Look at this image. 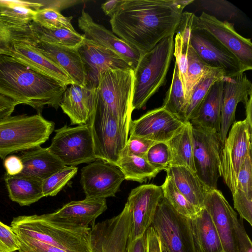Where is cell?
Instances as JSON below:
<instances>
[{"mask_svg": "<svg viewBox=\"0 0 252 252\" xmlns=\"http://www.w3.org/2000/svg\"><path fill=\"white\" fill-rule=\"evenodd\" d=\"M79 28L85 39L110 50L123 58L134 70L143 53L129 46L112 32L95 22L84 9L78 19Z\"/></svg>", "mask_w": 252, "mask_h": 252, "instance_id": "20", "label": "cell"}, {"mask_svg": "<svg viewBox=\"0 0 252 252\" xmlns=\"http://www.w3.org/2000/svg\"><path fill=\"white\" fill-rule=\"evenodd\" d=\"M204 207L209 213L219 235L224 252H238L235 230L237 215L218 189H211Z\"/></svg>", "mask_w": 252, "mask_h": 252, "instance_id": "19", "label": "cell"}, {"mask_svg": "<svg viewBox=\"0 0 252 252\" xmlns=\"http://www.w3.org/2000/svg\"><path fill=\"white\" fill-rule=\"evenodd\" d=\"M243 220L240 218L235 222L238 252H252V243L245 230Z\"/></svg>", "mask_w": 252, "mask_h": 252, "instance_id": "48", "label": "cell"}, {"mask_svg": "<svg viewBox=\"0 0 252 252\" xmlns=\"http://www.w3.org/2000/svg\"><path fill=\"white\" fill-rule=\"evenodd\" d=\"M122 0H111L101 4V7L104 13L110 17L115 12Z\"/></svg>", "mask_w": 252, "mask_h": 252, "instance_id": "54", "label": "cell"}, {"mask_svg": "<svg viewBox=\"0 0 252 252\" xmlns=\"http://www.w3.org/2000/svg\"><path fill=\"white\" fill-rule=\"evenodd\" d=\"M192 0H124L111 16L112 32L144 54L174 35L184 9Z\"/></svg>", "mask_w": 252, "mask_h": 252, "instance_id": "1", "label": "cell"}, {"mask_svg": "<svg viewBox=\"0 0 252 252\" xmlns=\"http://www.w3.org/2000/svg\"><path fill=\"white\" fill-rule=\"evenodd\" d=\"M20 252H68L30 237L16 235Z\"/></svg>", "mask_w": 252, "mask_h": 252, "instance_id": "44", "label": "cell"}, {"mask_svg": "<svg viewBox=\"0 0 252 252\" xmlns=\"http://www.w3.org/2000/svg\"><path fill=\"white\" fill-rule=\"evenodd\" d=\"M178 189L198 210L204 207L207 193L212 189L207 186L196 173L183 166H170L165 170Z\"/></svg>", "mask_w": 252, "mask_h": 252, "instance_id": "27", "label": "cell"}, {"mask_svg": "<svg viewBox=\"0 0 252 252\" xmlns=\"http://www.w3.org/2000/svg\"><path fill=\"white\" fill-rule=\"evenodd\" d=\"M185 105L184 89L177 64L175 62L171 85L166 93L161 106L182 119Z\"/></svg>", "mask_w": 252, "mask_h": 252, "instance_id": "36", "label": "cell"}, {"mask_svg": "<svg viewBox=\"0 0 252 252\" xmlns=\"http://www.w3.org/2000/svg\"><path fill=\"white\" fill-rule=\"evenodd\" d=\"M4 181L10 199L20 206H29L43 196L42 182L22 174L9 175L5 173Z\"/></svg>", "mask_w": 252, "mask_h": 252, "instance_id": "29", "label": "cell"}, {"mask_svg": "<svg viewBox=\"0 0 252 252\" xmlns=\"http://www.w3.org/2000/svg\"><path fill=\"white\" fill-rule=\"evenodd\" d=\"M146 158L159 171H165L170 166L171 160V154L167 143L155 142L148 151Z\"/></svg>", "mask_w": 252, "mask_h": 252, "instance_id": "41", "label": "cell"}, {"mask_svg": "<svg viewBox=\"0 0 252 252\" xmlns=\"http://www.w3.org/2000/svg\"><path fill=\"white\" fill-rule=\"evenodd\" d=\"M134 70L110 69L102 72L97 86V103L129 129L131 119Z\"/></svg>", "mask_w": 252, "mask_h": 252, "instance_id": "6", "label": "cell"}, {"mask_svg": "<svg viewBox=\"0 0 252 252\" xmlns=\"http://www.w3.org/2000/svg\"><path fill=\"white\" fill-rule=\"evenodd\" d=\"M106 199L88 198L72 201L64 205L54 212L44 214L47 219L64 225L92 227L96 219L107 209Z\"/></svg>", "mask_w": 252, "mask_h": 252, "instance_id": "24", "label": "cell"}, {"mask_svg": "<svg viewBox=\"0 0 252 252\" xmlns=\"http://www.w3.org/2000/svg\"><path fill=\"white\" fill-rule=\"evenodd\" d=\"M147 252H161V243L158 235L152 226L146 232Z\"/></svg>", "mask_w": 252, "mask_h": 252, "instance_id": "51", "label": "cell"}, {"mask_svg": "<svg viewBox=\"0 0 252 252\" xmlns=\"http://www.w3.org/2000/svg\"><path fill=\"white\" fill-rule=\"evenodd\" d=\"M252 150L247 154L238 173L236 189L252 197Z\"/></svg>", "mask_w": 252, "mask_h": 252, "instance_id": "42", "label": "cell"}, {"mask_svg": "<svg viewBox=\"0 0 252 252\" xmlns=\"http://www.w3.org/2000/svg\"><path fill=\"white\" fill-rule=\"evenodd\" d=\"M77 50L85 66L87 85L97 87L99 75L106 70L133 69L126 60L115 52L86 39Z\"/></svg>", "mask_w": 252, "mask_h": 252, "instance_id": "22", "label": "cell"}, {"mask_svg": "<svg viewBox=\"0 0 252 252\" xmlns=\"http://www.w3.org/2000/svg\"><path fill=\"white\" fill-rule=\"evenodd\" d=\"M234 208L240 218L252 225V197L243 191L236 189L232 194Z\"/></svg>", "mask_w": 252, "mask_h": 252, "instance_id": "43", "label": "cell"}, {"mask_svg": "<svg viewBox=\"0 0 252 252\" xmlns=\"http://www.w3.org/2000/svg\"><path fill=\"white\" fill-rule=\"evenodd\" d=\"M9 56L63 83L73 84L67 73L28 44L11 35Z\"/></svg>", "mask_w": 252, "mask_h": 252, "instance_id": "25", "label": "cell"}, {"mask_svg": "<svg viewBox=\"0 0 252 252\" xmlns=\"http://www.w3.org/2000/svg\"><path fill=\"white\" fill-rule=\"evenodd\" d=\"M117 166L125 180L141 183L155 177L160 172L149 163L146 157L133 155H122Z\"/></svg>", "mask_w": 252, "mask_h": 252, "instance_id": "34", "label": "cell"}, {"mask_svg": "<svg viewBox=\"0 0 252 252\" xmlns=\"http://www.w3.org/2000/svg\"><path fill=\"white\" fill-rule=\"evenodd\" d=\"M5 252V250H4V249L3 248V247L0 244V252Z\"/></svg>", "mask_w": 252, "mask_h": 252, "instance_id": "57", "label": "cell"}, {"mask_svg": "<svg viewBox=\"0 0 252 252\" xmlns=\"http://www.w3.org/2000/svg\"><path fill=\"white\" fill-rule=\"evenodd\" d=\"M11 35L30 45L55 63L69 75L73 84L86 86L87 78L85 66L77 48H70L41 41L26 26L9 28Z\"/></svg>", "mask_w": 252, "mask_h": 252, "instance_id": "11", "label": "cell"}, {"mask_svg": "<svg viewBox=\"0 0 252 252\" xmlns=\"http://www.w3.org/2000/svg\"><path fill=\"white\" fill-rule=\"evenodd\" d=\"M163 196L161 187L154 184L142 185L131 190L126 202L132 215L128 240H134L146 233Z\"/></svg>", "mask_w": 252, "mask_h": 252, "instance_id": "17", "label": "cell"}, {"mask_svg": "<svg viewBox=\"0 0 252 252\" xmlns=\"http://www.w3.org/2000/svg\"><path fill=\"white\" fill-rule=\"evenodd\" d=\"M131 223V211L126 202L118 215L91 227L92 252H126Z\"/></svg>", "mask_w": 252, "mask_h": 252, "instance_id": "14", "label": "cell"}, {"mask_svg": "<svg viewBox=\"0 0 252 252\" xmlns=\"http://www.w3.org/2000/svg\"><path fill=\"white\" fill-rule=\"evenodd\" d=\"M188 63L187 82L185 90V107L196 86L212 68L200 59L189 43L188 49Z\"/></svg>", "mask_w": 252, "mask_h": 252, "instance_id": "38", "label": "cell"}, {"mask_svg": "<svg viewBox=\"0 0 252 252\" xmlns=\"http://www.w3.org/2000/svg\"><path fill=\"white\" fill-rule=\"evenodd\" d=\"M251 94L252 84L245 73L223 77L219 133L223 146L230 126L236 122L235 112L238 104H244Z\"/></svg>", "mask_w": 252, "mask_h": 252, "instance_id": "21", "label": "cell"}, {"mask_svg": "<svg viewBox=\"0 0 252 252\" xmlns=\"http://www.w3.org/2000/svg\"><path fill=\"white\" fill-rule=\"evenodd\" d=\"M190 220L200 252H224L217 229L204 207Z\"/></svg>", "mask_w": 252, "mask_h": 252, "instance_id": "31", "label": "cell"}, {"mask_svg": "<svg viewBox=\"0 0 252 252\" xmlns=\"http://www.w3.org/2000/svg\"><path fill=\"white\" fill-rule=\"evenodd\" d=\"M78 168L64 166L42 182V193L44 197L56 195L75 175Z\"/></svg>", "mask_w": 252, "mask_h": 252, "instance_id": "40", "label": "cell"}, {"mask_svg": "<svg viewBox=\"0 0 252 252\" xmlns=\"http://www.w3.org/2000/svg\"><path fill=\"white\" fill-rule=\"evenodd\" d=\"M17 105L15 101L0 94V121L11 116Z\"/></svg>", "mask_w": 252, "mask_h": 252, "instance_id": "52", "label": "cell"}, {"mask_svg": "<svg viewBox=\"0 0 252 252\" xmlns=\"http://www.w3.org/2000/svg\"><path fill=\"white\" fill-rule=\"evenodd\" d=\"M246 118L245 119L249 126L252 128V94H250L248 99L244 104Z\"/></svg>", "mask_w": 252, "mask_h": 252, "instance_id": "55", "label": "cell"}, {"mask_svg": "<svg viewBox=\"0 0 252 252\" xmlns=\"http://www.w3.org/2000/svg\"><path fill=\"white\" fill-rule=\"evenodd\" d=\"M189 42L200 59L209 67L221 70L224 77L248 70L231 52L204 30L191 26Z\"/></svg>", "mask_w": 252, "mask_h": 252, "instance_id": "13", "label": "cell"}, {"mask_svg": "<svg viewBox=\"0 0 252 252\" xmlns=\"http://www.w3.org/2000/svg\"><path fill=\"white\" fill-rule=\"evenodd\" d=\"M126 252H147L146 233L134 240H128Z\"/></svg>", "mask_w": 252, "mask_h": 252, "instance_id": "53", "label": "cell"}, {"mask_svg": "<svg viewBox=\"0 0 252 252\" xmlns=\"http://www.w3.org/2000/svg\"><path fill=\"white\" fill-rule=\"evenodd\" d=\"M66 87L60 107L70 119L71 125L89 124L96 109L97 87L71 84Z\"/></svg>", "mask_w": 252, "mask_h": 252, "instance_id": "23", "label": "cell"}, {"mask_svg": "<svg viewBox=\"0 0 252 252\" xmlns=\"http://www.w3.org/2000/svg\"><path fill=\"white\" fill-rule=\"evenodd\" d=\"M191 125L195 173L210 189H217L221 177L220 153L223 147L220 134L215 130Z\"/></svg>", "mask_w": 252, "mask_h": 252, "instance_id": "10", "label": "cell"}, {"mask_svg": "<svg viewBox=\"0 0 252 252\" xmlns=\"http://www.w3.org/2000/svg\"><path fill=\"white\" fill-rule=\"evenodd\" d=\"M174 49V35H172L161 40L142 56L134 70L133 110L144 107L149 99L165 85Z\"/></svg>", "mask_w": 252, "mask_h": 252, "instance_id": "4", "label": "cell"}, {"mask_svg": "<svg viewBox=\"0 0 252 252\" xmlns=\"http://www.w3.org/2000/svg\"><path fill=\"white\" fill-rule=\"evenodd\" d=\"M89 125L96 159L117 166L126 144L129 129L98 103Z\"/></svg>", "mask_w": 252, "mask_h": 252, "instance_id": "8", "label": "cell"}, {"mask_svg": "<svg viewBox=\"0 0 252 252\" xmlns=\"http://www.w3.org/2000/svg\"><path fill=\"white\" fill-rule=\"evenodd\" d=\"M200 2L206 9L218 15L232 18L238 14L237 7L227 1L202 0Z\"/></svg>", "mask_w": 252, "mask_h": 252, "instance_id": "46", "label": "cell"}, {"mask_svg": "<svg viewBox=\"0 0 252 252\" xmlns=\"http://www.w3.org/2000/svg\"><path fill=\"white\" fill-rule=\"evenodd\" d=\"M223 78L212 85L196 114L189 121L191 125L220 133Z\"/></svg>", "mask_w": 252, "mask_h": 252, "instance_id": "28", "label": "cell"}, {"mask_svg": "<svg viewBox=\"0 0 252 252\" xmlns=\"http://www.w3.org/2000/svg\"><path fill=\"white\" fill-rule=\"evenodd\" d=\"M155 142L143 137L130 135L122 155L146 157L148 151Z\"/></svg>", "mask_w": 252, "mask_h": 252, "instance_id": "45", "label": "cell"}, {"mask_svg": "<svg viewBox=\"0 0 252 252\" xmlns=\"http://www.w3.org/2000/svg\"><path fill=\"white\" fill-rule=\"evenodd\" d=\"M185 122L163 107L146 112L130 122V135L154 142H167L185 125Z\"/></svg>", "mask_w": 252, "mask_h": 252, "instance_id": "18", "label": "cell"}, {"mask_svg": "<svg viewBox=\"0 0 252 252\" xmlns=\"http://www.w3.org/2000/svg\"><path fill=\"white\" fill-rule=\"evenodd\" d=\"M224 77L222 71L212 68L201 80L194 90L186 106L182 119L184 121H190L196 114L201 103L207 95L212 85Z\"/></svg>", "mask_w": 252, "mask_h": 252, "instance_id": "35", "label": "cell"}, {"mask_svg": "<svg viewBox=\"0 0 252 252\" xmlns=\"http://www.w3.org/2000/svg\"><path fill=\"white\" fill-rule=\"evenodd\" d=\"M49 150L65 166H74L96 159L91 126L65 125L55 130Z\"/></svg>", "mask_w": 252, "mask_h": 252, "instance_id": "9", "label": "cell"}, {"mask_svg": "<svg viewBox=\"0 0 252 252\" xmlns=\"http://www.w3.org/2000/svg\"><path fill=\"white\" fill-rule=\"evenodd\" d=\"M152 226L161 245L168 252H200L190 219L178 213L163 196L158 204Z\"/></svg>", "mask_w": 252, "mask_h": 252, "instance_id": "7", "label": "cell"}, {"mask_svg": "<svg viewBox=\"0 0 252 252\" xmlns=\"http://www.w3.org/2000/svg\"><path fill=\"white\" fill-rule=\"evenodd\" d=\"M0 244L6 252L19 250L16 235L12 228L0 221Z\"/></svg>", "mask_w": 252, "mask_h": 252, "instance_id": "47", "label": "cell"}, {"mask_svg": "<svg viewBox=\"0 0 252 252\" xmlns=\"http://www.w3.org/2000/svg\"><path fill=\"white\" fill-rule=\"evenodd\" d=\"M31 33L38 40L49 44L78 48L84 41L83 34L65 29H49L32 21L28 25Z\"/></svg>", "mask_w": 252, "mask_h": 252, "instance_id": "33", "label": "cell"}, {"mask_svg": "<svg viewBox=\"0 0 252 252\" xmlns=\"http://www.w3.org/2000/svg\"><path fill=\"white\" fill-rule=\"evenodd\" d=\"M125 180L118 167L99 159L81 170L80 183L88 198L106 199L115 196Z\"/></svg>", "mask_w": 252, "mask_h": 252, "instance_id": "16", "label": "cell"}, {"mask_svg": "<svg viewBox=\"0 0 252 252\" xmlns=\"http://www.w3.org/2000/svg\"><path fill=\"white\" fill-rule=\"evenodd\" d=\"M44 7V1L0 0V21L9 28L26 26Z\"/></svg>", "mask_w": 252, "mask_h": 252, "instance_id": "30", "label": "cell"}, {"mask_svg": "<svg viewBox=\"0 0 252 252\" xmlns=\"http://www.w3.org/2000/svg\"><path fill=\"white\" fill-rule=\"evenodd\" d=\"M167 143L171 154L170 166L185 167L195 172L191 124L186 121L184 126Z\"/></svg>", "mask_w": 252, "mask_h": 252, "instance_id": "32", "label": "cell"}, {"mask_svg": "<svg viewBox=\"0 0 252 252\" xmlns=\"http://www.w3.org/2000/svg\"><path fill=\"white\" fill-rule=\"evenodd\" d=\"M10 227L16 235L30 237L68 252H92L90 227L57 223L44 214L14 218Z\"/></svg>", "mask_w": 252, "mask_h": 252, "instance_id": "3", "label": "cell"}, {"mask_svg": "<svg viewBox=\"0 0 252 252\" xmlns=\"http://www.w3.org/2000/svg\"><path fill=\"white\" fill-rule=\"evenodd\" d=\"M67 86L19 61L0 54V94L41 114L46 105L58 109Z\"/></svg>", "mask_w": 252, "mask_h": 252, "instance_id": "2", "label": "cell"}, {"mask_svg": "<svg viewBox=\"0 0 252 252\" xmlns=\"http://www.w3.org/2000/svg\"><path fill=\"white\" fill-rule=\"evenodd\" d=\"M252 128L243 121L232 125L220 153L221 177L232 194L236 189L238 173L249 152L252 150Z\"/></svg>", "mask_w": 252, "mask_h": 252, "instance_id": "12", "label": "cell"}, {"mask_svg": "<svg viewBox=\"0 0 252 252\" xmlns=\"http://www.w3.org/2000/svg\"><path fill=\"white\" fill-rule=\"evenodd\" d=\"M54 122L41 114L9 116L0 121V158L40 146L48 140Z\"/></svg>", "mask_w": 252, "mask_h": 252, "instance_id": "5", "label": "cell"}, {"mask_svg": "<svg viewBox=\"0 0 252 252\" xmlns=\"http://www.w3.org/2000/svg\"><path fill=\"white\" fill-rule=\"evenodd\" d=\"M19 157L23 165L21 174L41 181L65 166L48 148H42L41 146L23 151Z\"/></svg>", "mask_w": 252, "mask_h": 252, "instance_id": "26", "label": "cell"}, {"mask_svg": "<svg viewBox=\"0 0 252 252\" xmlns=\"http://www.w3.org/2000/svg\"><path fill=\"white\" fill-rule=\"evenodd\" d=\"M73 17H65L60 11L51 8H44L36 11L33 21L49 29H65L75 31L72 24Z\"/></svg>", "mask_w": 252, "mask_h": 252, "instance_id": "39", "label": "cell"}, {"mask_svg": "<svg viewBox=\"0 0 252 252\" xmlns=\"http://www.w3.org/2000/svg\"><path fill=\"white\" fill-rule=\"evenodd\" d=\"M161 252H168L166 249L161 245Z\"/></svg>", "mask_w": 252, "mask_h": 252, "instance_id": "56", "label": "cell"}, {"mask_svg": "<svg viewBox=\"0 0 252 252\" xmlns=\"http://www.w3.org/2000/svg\"><path fill=\"white\" fill-rule=\"evenodd\" d=\"M11 32L9 28L0 21V54L10 55Z\"/></svg>", "mask_w": 252, "mask_h": 252, "instance_id": "50", "label": "cell"}, {"mask_svg": "<svg viewBox=\"0 0 252 252\" xmlns=\"http://www.w3.org/2000/svg\"></svg>", "mask_w": 252, "mask_h": 252, "instance_id": "59", "label": "cell"}, {"mask_svg": "<svg viewBox=\"0 0 252 252\" xmlns=\"http://www.w3.org/2000/svg\"><path fill=\"white\" fill-rule=\"evenodd\" d=\"M161 187L163 197L179 214L192 219L199 211L178 189L171 177L167 176Z\"/></svg>", "mask_w": 252, "mask_h": 252, "instance_id": "37", "label": "cell"}, {"mask_svg": "<svg viewBox=\"0 0 252 252\" xmlns=\"http://www.w3.org/2000/svg\"><path fill=\"white\" fill-rule=\"evenodd\" d=\"M12 252H20L19 251V250H16V251H13Z\"/></svg>", "mask_w": 252, "mask_h": 252, "instance_id": "58", "label": "cell"}, {"mask_svg": "<svg viewBox=\"0 0 252 252\" xmlns=\"http://www.w3.org/2000/svg\"><path fill=\"white\" fill-rule=\"evenodd\" d=\"M3 165L9 175H16L21 173L23 169L22 161L19 156L10 155L4 159Z\"/></svg>", "mask_w": 252, "mask_h": 252, "instance_id": "49", "label": "cell"}, {"mask_svg": "<svg viewBox=\"0 0 252 252\" xmlns=\"http://www.w3.org/2000/svg\"><path fill=\"white\" fill-rule=\"evenodd\" d=\"M192 27L210 33L231 52L248 70H252L251 40L239 34L233 24L221 21L214 16L202 12L199 16L194 15Z\"/></svg>", "mask_w": 252, "mask_h": 252, "instance_id": "15", "label": "cell"}]
</instances>
